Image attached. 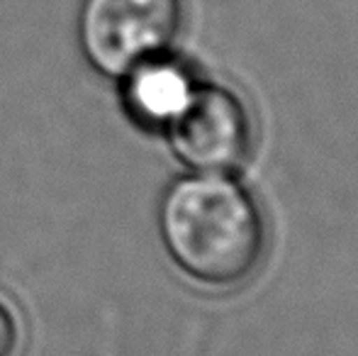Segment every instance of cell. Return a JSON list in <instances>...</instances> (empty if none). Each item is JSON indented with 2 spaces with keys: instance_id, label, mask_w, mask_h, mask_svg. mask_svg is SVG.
I'll return each mask as SVG.
<instances>
[{
  "instance_id": "6da1fadb",
  "label": "cell",
  "mask_w": 358,
  "mask_h": 356,
  "mask_svg": "<svg viewBox=\"0 0 358 356\" xmlns=\"http://www.w3.org/2000/svg\"><path fill=\"white\" fill-rule=\"evenodd\" d=\"M159 234L176 266L205 285L239 283L264 252L259 208L222 173L173 180L161 195Z\"/></svg>"
},
{
  "instance_id": "7a4b0ae2",
  "label": "cell",
  "mask_w": 358,
  "mask_h": 356,
  "mask_svg": "<svg viewBox=\"0 0 358 356\" xmlns=\"http://www.w3.org/2000/svg\"><path fill=\"white\" fill-rule=\"evenodd\" d=\"M183 27V0H80L76 37L85 64L113 78L164 54Z\"/></svg>"
},
{
  "instance_id": "3957f363",
  "label": "cell",
  "mask_w": 358,
  "mask_h": 356,
  "mask_svg": "<svg viewBox=\"0 0 358 356\" xmlns=\"http://www.w3.org/2000/svg\"><path fill=\"white\" fill-rule=\"evenodd\" d=\"M166 134L178 162L190 171L229 173L249 152V115L229 90L198 86Z\"/></svg>"
},
{
  "instance_id": "277c9868",
  "label": "cell",
  "mask_w": 358,
  "mask_h": 356,
  "mask_svg": "<svg viewBox=\"0 0 358 356\" xmlns=\"http://www.w3.org/2000/svg\"><path fill=\"white\" fill-rule=\"evenodd\" d=\"M117 83L124 115L149 132H166L198 88L190 69L169 52L139 62Z\"/></svg>"
},
{
  "instance_id": "5b68a950",
  "label": "cell",
  "mask_w": 358,
  "mask_h": 356,
  "mask_svg": "<svg viewBox=\"0 0 358 356\" xmlns=\"http://www.w3.org/2000/svg\"><path fill=\"white\" fill-rule=\"evenodd\" d=\"M22 344V327L13 308L0 300V356H17Z\"/></svg>"
}]
</instances>
